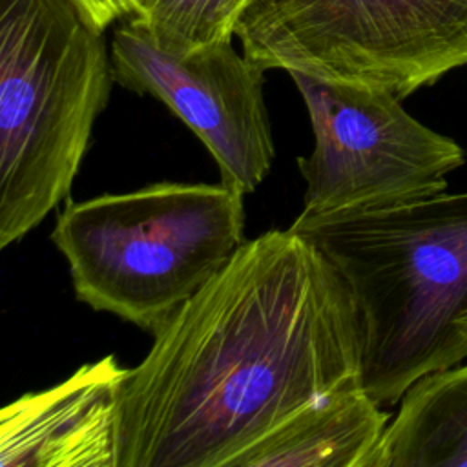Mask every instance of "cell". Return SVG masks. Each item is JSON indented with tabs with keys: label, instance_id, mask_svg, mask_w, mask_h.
I'll return each instance as SVG.
<instances>
[{
	"label": "cell",
	"instance_id": "3957f363",
	"mask_svg": "<svg viewBox=\"0 0 467 467\" xmlns=\"http://www.w3.org/2000/svg\"><path fill=\"white\" fill-rule=\"evenodd\" d=\"M113 82L77 0H0V248L67 199Z\"/></svg>",
	"mask_w": 467,
	"mask_h": 467
},
{
	"label": "cell",
	"instance_id": "ba28073f",
	"mask_svg": "<svg viewBox=\"0 0 467 467\" xmlns=\"http://www.w3.org/2000/svg\"><path fill=\"white\" fill-rule=\"evenodd\" d=\"M130 368L113 354L2 409V467H117L119 400Z\"/></svg>",
	"mask_w": 467,
	"mask_h": 467
},
{
	"label": "cell",
	"instance_id": "6da1fadb",
	"mask_svg": "<svg viewBox=\"0 0 467 467\" xmlns=\"http://www.w3.org/2000/svg\"><path fill=\"white\" fill-rule=\"evenodd\" d=\"M358 383L348 285L310 239L268 230L244 241L130 368L117 467H232L288 416Z\"/></svg>",
	"mask_w": 467,
	"mask_h": 467
},
{
	"label": "cell",
	"instance_id": "7a4b0ae2",
	"mask_svg": "<svg viewBox=\"0 0 467 467\" xmlns=\"http://www.w3.org/2000/svg\"><path fill=\"white\" fill-rule=\"evenodd\" d=\"M288 228L348 285L361 327V385L381 407L467 358V192L299 213Z\"/></svg>",
	"mask_w": 467,
	"mask_h": 467
},
{
	"label": "cell",
	"instance_id": "52a82bcc",
	"mask_svg": "<svg viewBox=\"0 0 467 467\" xmlns=\"http://www.w3.org/2000/svg\"><path fill=\"white\" fill-rule=\"evenodd\" d=\"M109 49L115 82L181 119L213 157L223 184L246 195L265 181L275 157L265 69L232 40L171 55L122 20Z\"/></svg>",
	"mask_w": 467,
	"mask_h": 467
},
{
	"label": "cell",
	"instance_id": "277c9868",
	"mask_svg": "<svg viewBox=\"0 0 467 467\" xmlns=\"http://www.w3.org/2000/svg\"><path fill=\"white\" fill-rule=\"evenodd\" d=\"M244 193L223 182H153L67 201L51 241L75 297L151 336L244 243Z\"/></svg>",
	"mask_w": 467,
	"mask_h": 467
},
{
	"label": "cell",
	"instance_id": "4fadbf2b",
	"mask_svg": "<svg viewBox=\"0 0 467 467\" xmlns=\"http://www.w3.org/2000/svg\"><path fill=\"white\" fill-rule=\"evenodd\" d=\"M139 2H140V0H139Z\"/></svg>",
	"mask_w": 467,
	"mask_h": 467
},
{
	"label": "cell",
	"instance_id": "8992f818",
	"mask_svg": "<svg viewBox=\"0 0 467 467\" xmlns=\"http://www.w3.org/2000/svg\"><path fill=\"white\" fill-rule=\"evenodd\" d=\"M314 131L297 157L303 215L381 208L447 190L462 146L412 117L394 93L288 73Z\"/></svg>",
	"mask_w": 467,
	"mask_h": 467
},
{
	"label": "cell",
	"instance_id": "8fae6325",
	"mask_svg": "<svg viewBox=\"0 0 467 467\" xmlns=\"http://www.w3.org/2000/svg\"><path fill=\"white\" fill-rule=\"evenodd\" d=\"M254 0H140L126 18L157 47L188 55L235 36L241 16Z\"/></svg>",
	"mask_w": 467,
	"mask_h": 467
},
{
	"label": "cell",
	"instance_id": "9c48e42d",
	"mask_svg": "<svg viewBox=\"0 0 467 467\" xmlns=\"http://www.w3.org/2000/svg\"><path fill=\"white\" fill-rule=\"evenodd\" d=\"M389 420L361 383L348 385L288 416L232 467H368Z\"/></svg>",
	"mask_w": 467,
	"mask_h": 467
},
{
	"label": "cell",
	"instance_id": "30bf717a",
	"mask_svg": "<svg viewBox=\"0 0 467 467\" xmlns=\"http://www.w3.org/2000/svg\"><path fill=\"white\" fill-rule=\"evenodd\" d=\"M398 403L368 467H467V365L421 376Z\"/></svg>",
	"mask_w": 467,
	"mask_h": 467
},
{
	"label": "cell",
	"instance_id": "5b68a950",
	"mask_svg": "<svg viewBox=\"0 0 467 467\" xmlns=\"http://www.w3.org/2000/svg\"><path fill=\"white\" fill-rule=\"evenodd\" d=\"M235 36L265 71L405 99L467 66V0H254Z\"/></svg>",
	"mask_w": 467,
	"mask_h": 467
},
{
	"label": "cell",
	"instance_id": "7c38bea8",
	"mask_svg": "<svg viewBox=\"0 0 467 467\" xmlns=\"http://www.w3.org/2000/svg\"><path fill=\"white\" fill-rule=\"evenodd\" d=\"M77 4L100 31L130 18L139 7V0H77Z\"/></svg>",
	"mask_w": 467,
	"mask_h": 467
}]
</instances>
